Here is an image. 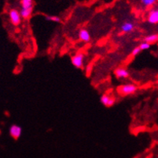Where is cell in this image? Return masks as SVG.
Segmentation results:
<instances>
[{
  "label": "cell",
  "mask_w": 158,
  "mask_h": 158,
  "mask_svg": "<svg viewBox=\"0 0 158 158\" xmlns=\"http://www.w3.org/2000/svg\"><path fill=\"white\" fill-rule=\"evenodd\" d=\"M32 10L33 7H31V8H26V9L21 8V10H20V14L21 16V18H23V19H28L31 17V14H32Z\"/></svg>",
  "instance_id": "30bf717a"
},
{
  "label": "cell",
  "mask_w": 158,
  "mask_h": 158,
  "mask_svg": "<svg viewBox=\"0 0 158 158\" xmlns=\"http://www.w3.org/2000/svg\"><path fill=\"white\" fill-rule=\"evenodd\" d=\"M21 8H31L33 7V0H21Z\"/></svg>",
  "instance_id": "7c38bea8"
},
{
  "label": "cell",
  "mask_w": 158,
  "mask_h": 158,
  "mask_svg": "<svg viewBox=\"0 0 158 158\" xmlns=\"http://www.w3.org/2000/svg\"><path fill=\"white\" fill-rule=\"evenodd\" d=\"M100 101H101L102 104L104 105L106 107H111L116 102V99L110 94H104L100 98Z\"/></svg>",
  "instance_id": "5b68a950"
},
{
  "label": "cell",
  "mask_w": 158,
  "mask_h": 158,
  "mask_svg": "<svg viewBox=\"0 0 158 158\" xmlns=\"http://www.w3.org/2000/svg\"><path fill=\"white\" fill-rule=\"evenodd\" d=\"M114 75L117 79H127L130 76V73L126 69L120 67L115 69Z\"/></svg>",
  "instance_id": "8992f818"
},
{
  "label": "cell",
  "mask_w": 158,
  "mask_h": 158,
  "mask_svg": "<svg viewBox=\"0 0 158 158\" xmlns=\"http://www.w3.org/2000/svg\"><path fill=\"white\" fill-rule=\"evenodd\" d=\"M46 20L49 21H53V22L56 23H59L61 21V19H60L57 16H47L46 17Z\"/></svg>",
  "instance_id": "4fadbf2b"
},
{
  "label": "cell",
  "mask_w": 158,
  "mask_h": 158,
  "mask_svg": "<svg viewBox=\"0 0 158 158\" xmlns=\"http://www.w3.org/2000/svg\"><path fill=\"white\" fill-rule=\"evenodd\" d=\"M148 21L150 24H157L158 23V9L153 10L149 13L148 17Z\"/></svg>",
  "instance_id": "9c48e42d"
},
{
  "label": "cell",
  "mask_w": 158,
  "mask_h": 158,
  "mask_svg": "<svg viewBox=\"0 0 158 158\" xmlns=\"http://www.w3.org/2000/svg\"><path fill=\"white\" fill-rule=\"evenodd\" d=\"M9 18L11 24L14 26H18L21 23V19L22 18H21V14H20V11H18V10H10L9 12Z\"/></svg>",
  "instance_id": "7a4b0ae2"
},
{
  "label": "cell",
  "mask_w": 158,
  "mask_h": 158,
  "mask_svg": "<svg viewBox=\"0 0 158 158\" xmlns=\"http://www.w3.org/2000/svg\"><path fill=\"white\" fill-rule=\"evenodd\" d=\"M135 28L134 24L131 21H125L124 23L122 24V25L120 26V30L121 31H123V33H129L131 31H133Z\"/></svg>",
  "instance_id": "ba28073f"
},
{
  "label": "cell",
  "mask_w": 158,
  "mask_h": 158,
  "mask_svg": "<svg viewBox=\"0 0 158 158\" xmlns=\"http://www.w3.org/2000/svg\"><path fill=\"white\" fill-rule=\"evenodd\" d=\"M84 54L83 53H77L73 56L71 58V62L75 68L81 69L84 66Z\"/></svg>",
  "instance_id": "3957f363"
},
{
  "label": "cell",
  "mask_w": 158,
  "mask_h": 158,
  "mask_svg": "<svg viewBox=\"0 0 158 158\" xmlns=\"http://www.w3.org/2000/svg\"><path fill=\"white\" fill-rule=\"evenodd\" d=\"M136 90H137V87L132 84H123L118 88L119 94L121 95H130L135 93Z\"/></svg>",
  "instance_id": "6da1fadb"
},
{
  "label": "cell",
  "mask_w": 158,
  "mask_h": 158,
  "mask_svg": "<svg viewBox=\"0 0 158 158\" xmlns=\"http://www.w3.org/2000/svg\"><path fill=\"white\" fill-rule=\"evenodd\" d=\"M141 51H141L140 48H139V47H135V48L133 49V51H132V52H131V55L132 56L138 55V54H139V53H140Z\"/></svg>",
  "instance_id": "2e32d148"
},
{
  "label": "cell",
  "mask_w": 158,
  "mask_h": 158,
  "mask_svg": "<svg viewBox=\"0 0 158 158\" xmlns=\"http://www.w3.org/2000/svg\"><path fill=\"white\" fill-rule=\"evenodd\" d=\"M156 41H158V34H151L144 38V42L148 43V44H152Z\"/></svg>",
  "instance_id": "8fae6325"
},
{
  "label": "cell",
  "mask_w": 158,
  "mask_h": 158,
  "mask_svg": "<svg viewBox=\"0 0 158 158\" xmlns=\"http://www.w3.org/2000/svg\"><path fill=\"white\" fill-rule=\"evenodd\" d=\"M156 0H141L142 3L146 6H152L156 2Z\"/></svg>",
  "instance_id": "5bb4252c"
},
{
  "label": "cell",
  "mask_w": 158,
  "mask_h": 158,
  "mask_svg": "<svg viewBox=\"0 0 158 158\" xmlns=\"http://www.w3.org/2000/svg\"><path fill=\"white\" fill-rule=\"evenodd\" d=\"M9 133L13 139H18L21 137V134H22V128L19 125L13 124V125L10 127Z\"/></svg>",
  "instance_id": "277c9868"
},
{
  "label": "cell",
  "mask_w": 158,
  "mask_h": 158,
  "mask_svg": "<svg viewBox=\"0 0 158 158\" xmlns=\"http://www.w3.org/2000/svg\"><path fill=\"white\" fill-rule=\"evenodd\" d=\"M139 48H140L141 51H146V50H148L150 47V44H148V43L144 42L143 44H141L139 45Z\"/></svg>",
  "instance_id": "9a60e30c"
},
{
  "label": "cell",
  "mask_w": 158,
  "mask_h": 158,
  "mask_svg": "<svg viewBox=\"0 0 158 158\" xmlns=\"http://www.w3.org/2000/svg\"><path fill=\"white\" fill-rule=\"evenodd\" d=\"M79 38L84 43H89L90 41V34L87 29L83 28L79 32Z\"/></svg>",
  "instance_id": "52a82bcc"
}]
</instances>
